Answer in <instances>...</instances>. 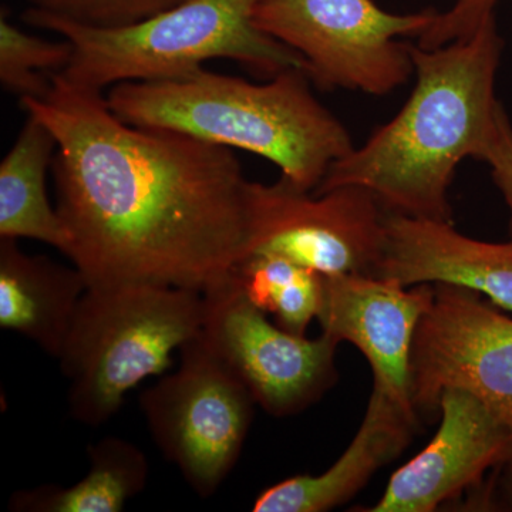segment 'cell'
Returning a JSON list of instances; mask_svg holds the SVG:
<instances>
[{
  "label": "cell",
  "instance_id": "8fae6325",
  "mask_svg": "<svg viewBox=\"0 0 512 512\" xmlns=\"http://www.w3.org/2000/svg\"><path fill=\"white\" fill-rule=\"evenodd\" d=\"M433 439L390 477L369 512H433L458 503L512 458V430L474 394L448 389Z\"/></svg>",
  "mask_w": 512,
  "mask_h": 512
},
{
  "label": "cell",
  "instance_id": "2e32d148",
  "mask_svg": "<svg viewBox=\"0 0 512 512\" xmlns=\"http://www.w3.org/2000/svg\"><path fill=\"white\" fill-rule=\"evenodd\" d=\"M56 151L55 134L26 113L15 144L0 163V239H35L69 256V229L46 190Z\"/></svg>",
  "mask_w": 512,
  "mask_h": 512
},
{
  "label": "cell",
  "instance_id": "ac0fdd59",
  "mask_svg": "<svg viewBox=\"0 0 512 512\" xmlns=\"http://www.w3.org/2000/svg\"><path fill=\"white\" fill-rule=\"evenodd\" d=\"M234 274L255 305L293 335L306 336L318 319L323 299V275L281 256L249 255Z\"/></svg>",
  "mask_w": 512,
  "mask_h": 512
},
{
  "label": "cell",
  "instance_id": "d6986e66",
  "mask_svg": "<svg viewBox=\"0 0 512 512\" xmlns=\"http://www.w3.org/2000/svg\"><path fill=\"white\" fill-rule=\"evenodd\" d=\"M72 56L69 40L52 42L29 35L2 13L0 82L19 100L42 99L52 86L53 74L64 72Z\"/></svg>",
  "mask_w": 512,
  "mask_h": 512
},
{
  "label": "cell",
  "instance_id": "5b68a950",
  "mask_svg": "<svg viewBox=\"0 0 512 512\" xmlns=\"http://www.w3.org/2000/svg\"><path fill=\"white\" fill-rule=\"evenodd\" d=\"M202 322L204 296L191 289L87 288L57 357L73 419L92 427L107 423L128 392L170 369L173 352L200 333Z\"/></svg>",
  "mask_w": 512,
  "mask_h": 512
},
{
  "label": "cell",
  "instance_id": "3957f363",
  "mask_svg": "<svg viewBox=\"0 0 512 512\" xmlns=\"http://www.w3.org/2000/svg\"><path fill=\"white\" fill-rule=\"evenodd\" d=\"M309 80L305 70L288 69L265 83H251L202 67L178 79L116 84L106 99L131 126L248 151L313 192L355 143L342 121L313 96Z\"/></svg>",
  "mask_w": 512,
  "mask_h": 512
},
{
  "label": "cell",
  "instance_id": "603a6c76",
  "mask_svg": "<svg viewBox=\"0 0 512 512\" xmlns=\"http://www.w3.org/2000/svg\"><path fill=\"white\" fill-rule=\"evenodd\" d=\"M493 485L494 511H512V458L503 466L495 468L491 476Z\"/></svg>",
  "mask_w": 512,
  "mask_h": 512
},
{
  "label": "cell",
  "instance_id": "9c48e42d",
  "mask_svg": "<svg viewBox=\"0 0 512 512\" xmlns=\"http://www.w3.org/2000/svg\"><path fill=\"white\" fill-rule=\"evenodd\" d=\"M387 211L370 192L339 187L315 194L286 178L248 181L247 251L274 255L322 275H375Z\"/></svg>",
  "mask_w": 512,
  "mask_h": 512
},
{
  "label": "cell",
  "instance_id": "7a4b0ae2",
  "mask_svg": "<svg viewBox=\"0 0 512 512\" xmlns=\"http://www.w3.org/2000/svg\"><path fill=\"white\" fill-rule=\"evenodd\" d=\"M503 46L495 16L450 45L410 43L416 84L409 100L313 192L359 187L392 214L453 222L448 190L458 165L481 161L503 109L495 97Z\"/></svg>",
  "mask_w": 512,
  "mask_h": 512
},
{
  "label": "cell",
  "instance_id": "52a82bcc",
  "mask_svg": "<svg viewBox=\"0 0 512 512\" xmlns=\"http://www.w3.org/2000/svg\"><path fill=\"white\" fill-rule=\"evenodd\" d=\"M255 404L200 333L180 349L178 369L140 396L158 450L201 498L217 493L237 466Z\"/></svg>",
  "mask_w": 512,
  "mask_h": 512
},
{
  "label": "cell",
  "instance_id": "ba28073f",
  "mask_svg": "<svg viewBox=\"0 0 512 512\" xmlns=\"http://www.w3.org/2000/svg\"><path fill=\"white\" fill-rule=\"evenodd\" d=\"M202 296L200 338L266 413H302L338 382L339 340L323 332L308 339L271 322L234 271Z\"/></svg>",
  "mask_w": 512,
  "mask_h": 512
},
{
  "label": "cell",
  "instance_id": "30bf717a",
  "mask_svg": "<svg viewBox=\"0 0 512 512\" xmlns=\"http://www.w3.org/2000/svg\"><path fill=\"white\" fill-rule=\"evenodd\" d=\"M412 400L419 417L436 416L448 389L474 394L512 430V319L478 292L434 284L414 336Z\"/></svg>",
  "mask_w": 512,
  "mask_h": 512
},
{
  "label": "cell",
  "instance_id": "4fadbf2b",
  "mask_svg": "<svg viewBox=\"0 0 512 512\" xmlns=\"http://www.w3.org/2000/svg\"><path fill=\"white\" fill-rule=\"evenodd\" d=\"M375 276L404 286L470 289L512 312V241L498 244L468 238L453 222L387 212L386 241Z\"/></svg>",
  "mask_w": 512,
  "mask_h": 512
},
{
  "label": "cell",
  "instance_id": "e0dca14e",
  "mask_svg": "<svg viewBox=\"0 0 512 512\" xmlns=\"http://www.w3.org/2000/svg\"><path fill=\"white\" fill-rule=\"evenodd\" d=\"M87 476L72 487L37 485L10 495L15 512H120L146 488L150 466L146 453L120 437H104L87 448Z\"/></svg>",
  "mask_w": 512,
  "mask_h": 512
},
{
  "label": "cell",
  "instance_id": "5bb4252c",
  "mask_svg": "<svg viewBox=\"0 0 512 512\" xmlns=\"http://www.w3.org/2000/svg\"><path fill=\"white\" fill-rule=\"evenodd\" d=\"M420 419L373 386L362 424L342 456L318 476H295L256 497L255 512H326L348 503L377 471L396 460Z\"/></svg>",
  "mask_w": 512,
  "mask_h": 512
},
{
  "label": "cell",
  "instance_id": "8992f818",
  "mask_svg": "<svg viewBox=\"0 0 512 512\" xmlns=\"http://www.w3.org/2000/svg\"><path fill=\"white\" fill-rule=\"evenodd\" d=\"M439 12L390 13L373 0H261L256 28L295 50L322 89L387 96L414 73L410 43Z\"/></svg>",
  "mask_w": 512,
  "mask_h": 512
},
{
  "label": "cell",
  "instance_id": "6da1fadb",
  "mask_svg": "<svg viewBox=\"0 0 512 512\" xmlns=\"http://www.w3.org/2000/svg\"><path fill=\"white\" fill-rule=\"evenodd\" d=\"M20 106L55 134L67 258L89 288L157 284L204 293L247 251V187L231 148L131 126L100 90L53 74Z\"/></svg>",
  "mask_w": 512,
  "mask_h": 512
},
{
  "label": "cell",
  "instance_id": "ffe728a7",
  "mask_svg": "<svg viewBox=\"0 0 512 512\" xmlns=\"http://www.w3.org/2000/svg\"><path fill=\"white\" fill-rule=\"evenodd\" d=\"M30 8L45 10L82 25L119 29L154 18L184 0H28Z\"/></svg>",
  "mask_w": 512,
  "mask_h": 512
},
{
  "label": "cell",
  "instance_id": "9a60e30c",
  "mask_svg": "<svg viewBox=\"0 0 512 512\" xmlns=\"http://www.w3.org/2000/svg\"><path fill=\"white\" fill-rule=\"evenodd\" d=\"M87 282L76 266L22 251L16 239H0V328L60 356Z\"/></svg>",
  "mask_w": 512,
  "mask_h": 512
},
{
  "label": "cell",
  "instance_id": "44dd1931",
  "mask_svg": "<svg viewBox=\"0 0 512 512\" xmlns=\"http://www.w3.org/2000/svg\"><path fill=\"white\" fill-rule=\"evenodd\" d=\"M498 2L500 0H456L450 10L437 15L433 25L417 39V45L436 49L468 39L493 18Z\"/></svg>",
  "mask_w": 512,
  "mask_h": 512
},
{
  "label": "cell",
  "instance_id": "7402d4cb",
  "mask_svg": "<svg viewBox=\"0 0 512 512\" xmlns=\"http://www.w3.org/2000/svg\"><path fill=\"white\" fill-rule=\"evenodd\" d=\"M481 161L490 165L494 183L510 211L512 234V124L504 107L500 111L497 126Z\"/></svg>",
  "mask_w": 512,
  "mask_h": 512
},
{
  "label": "cell",
  "instance_id": "277c9868",
  "mask_svg": "<svg viewBox=\"0 0 512 512\" xmlns=\"http://www.w3.org/2000/svg\"><path fill=\"white\" fill-rule=\"evenodd\" d=\"M259 2L184 0L119 29L92 28L36 8L23 19L69 40L73 56L63 76L100 92L124 82L178 79L215 59L234 60L265 79L288 69L308 73L299 53L256 28Z\"/></svg>",
  "mask_w": 512,
  "mask_h": 512
},
{
  "label": "cell",
  "instance_id": "7c38bea8",
  "mask_svg": "<svg viewBox=\"0 0 512 512\" xmlns=\"http://www.w3.org/2000/svg\"><path fill=\"white\" fill-rule=\"evenodd\" d=\"M433 298V284L404 286L375 275H323L318 315L322 332L359 349L372 367L373 386L416 417L410 362L414 336Z\"/></svg>",
  "mask_w": 512,
  "mask_h": 512
}]
</instances>
